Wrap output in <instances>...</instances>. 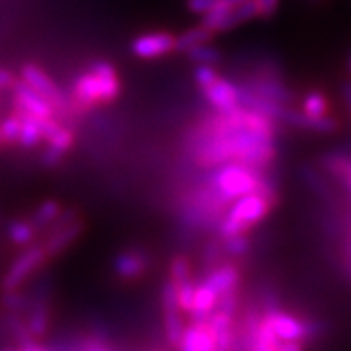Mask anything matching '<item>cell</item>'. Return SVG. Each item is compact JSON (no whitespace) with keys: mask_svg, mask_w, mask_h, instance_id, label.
Segmentation results:
<instances>
[{"mask_svg":"<svg viewBox=\"0 0 351 351\" xmlns=\"http://www.w3.org/2000/svg\"><path fill=\"white\" fill-rule=\"evenodd\" d=\"M239 280H241V274H239L235 265H221V267H215L206 276V282L219 292V296L226 294V292L235 291L237 285H239Z\"/></svg>","mask_w":351,"mask_h":351,"instance_id":"ac0fdd59","label":"cell"},{"mask_svg":"<svg viewBox=\"0 0 351 351\" xmlns=\"http://www.w3.org/2000/svg\"><path fill=\"white\" fill-rule=\"evenodd\" d=\"M208 323L212 330L215 332L217 337V348L219 350H228L233 344V323H231V314L224 312V310L215 308L210 314Z\"/></svg>","mask_w":351,"mask_h":351,"instance_id":"e0dca14e","label":"cell"},{"mask_svg":"<svg viewBox=\"0 0 351 351\" xmlns=\"http://www.w3.org/2000/svg\"><path fill=\"white\" fill-rule=\"evenodd\" d=\"M176 40H178V36L167 33V31L145 33L140 34L131 43V51L136 58H142V60H156V58H162V56L176 51Z\"/></svg>","mask_w":351,"mask_h":351,"instance_id":"30bf717a","label":"cell"},{"mask_svg":"<svg viewBox=\"0 0 351 351\" xmlns=\"http://www.w3.org/2000/svg\"><path fill=\"white\" fill-rule=\"evenodd\" d=\"M210 106L217 113H231L242 106V90L237 84H233L228 79L217 77L212 83L201 88Z\"/></svg>","mask_w":351,"mask_h":351,"instance_id":"ba28073f","label":"cell"},{"mask_svg":"<svg viewBox=\"0 0 351 351\" xmlns=\"http://www.w3.org/2000/svg\"><path fill=\"white\" fill-rule=\"evenodd\" d=\"M47 326H49V306H47L45 300L34 301L31 306L27 317V328L29 332L33 333L34 339L43 337L47 333Z\"/></svg>","mask_w":351,"mask_h":351,"instance_id":"44dd1931","label":"cell"},{"mask_svg":"<svg viewBox=\"0 0 351 351\" xmlns=\"http://www.w3.org/2000/svg\"><path fill=\"white\" fill-rule=\"evenodd\" d=\"M115 273L125 280H133V278L142 276L147 271V258L142 253L136 251H125L121 253L113 262Z\"/></svg>","mask_w":351,"mask_h":351,"instance_id":"9a60e30c","label":"cell"},{"mask_svg":"<svg viewBox=\"0 0 351 351\" xmlns=\"http://www.w3.org/2000/svg\"><path fill=\"white\" fill-rule=\"evenodd\" d=\"M190 274H192V267H190L189 258L176 256L171 262V280H174L176 283L186 282V280H190Z\"/></svg>","mask_w":351,"mask_h":351,"instance_id":"f546056e","label":"cell"},{"mask_svg":"<svg viewBox=\"0 0 351 351\" xmlns=\"http://www.w3.org/2000/svg\"><path fill=\"white\" fill-rule=\"evenodd\" d=\"M180 310L181 308L163 310V328H165V337L167 341H169V344L174 348H180L181 337H183V332H185Z\"/></svg>","mask_w":351,"mask_h":351,"instance_id":"7402d4cb","label":"cell"},{"mask_svg":"<svg viewBox=\"0 0 351 351\" xmlns=\"http://www.w3.org/2000/svg\"><path fill=\"white\" fill-rule=\"evenodd\" d=\"M330 102L321 92H310L303 101V113L312 119H323L328 115Z\"/></svg>","mask_w":351,"mask_h":351,"instance_id":"d4e9b609","label":"cell"},{"mask_svg":"<svg viewBox=\"0 0 351 351\" xmlns=\"http://www.w3.org/2000/svg\"><path fill=\"white\" fill-rule=\"evenodd\" d=\"M13 102L16 110L29 113V115L36 117V119H52L56 113L51 102L22 79L14 81L13 84Z\"/></svg>","mask_w":351,"mask_h":351,"instance_id":"9c48e42d","label":"cell"},{"mask_svg":"<svg viewBox=\"0 0 351 351\" xmlns=\"http://www.w3.org/2000/svg\"><path fill=\"white\" fill-rule=\"evenodd\" d=\"M81 230H83V226H81V222L75 221V219L66 222L65 226L61 224V226L43 242V247H45V251L49 253V256H54V254L61 253L65 247H69V245L77 239Z\"/></svg>","mask_w":351,"mask_h":351,"instance_id":"5bb4252c","label":"cell"},{"mask_svg":"<svg viewBox=\"0 0 351 351\" xmlns=\"http://www.w3.org/2000/svg\"><path fill=\"white\" fill-rule=\"evenodd\" d=\"M186 56L190 58V61H194L195 65H217V63H221L222 56L221 52L215 49V47H212L210 43H203V45H197L194 47V49H190L189 52H186Z\"/></svg>","mask_w":351,"mask_h":351,"instance_id":"484cf974","label":"cell"},{"mask_svg":"<svg viewBox=\"0 0 351 351\" xmlns=\"http://www.w3.org/2000/svg\"><path fill=\"white\" fill-rule=\"evenodd\" d=\"M51 258L49 253L45 251L43 244L34 245V247H29V250L23 251L20 256H16L13 263H11L10 271L5 273L4 280H2V289L5 291H16L20 289L25 280H27L31 274L40 269L47 260Z\"/></svg>","mask_w":351,"mask_h":351,"instance_id":"8992f818","label":"cell"},{"mask_svg":"<svg viewBox=\"0 0 351 351\" xmlns=\"http://www.w3.org/2000/svg\"><path fill=\"white\" fill-rule=\"evenodd\" d=\"M219 292L210 285L206 280L203 283L195 285V294H194V306H192V319H208L213 310L217 308L219 305Z\"/></svg>","mask_w":351,"mask_h":351,"instance_id":"4fadbf2b","label":"cell"},{"mask_svg":"<svg viewBox=\"0 0 351 351\" xmlns=\"http://www.w3.org/2000/svg\"><path fill=\"white\" fill-rule=\"evenodd\" d=\"M260 189H265L260 167L242 162H226L215 167L210 176L206 197L212 206H222Z\"/></svg>","mask_w":351,"mask_h":351,"instance_id":"7a4b0ae2","label":"cell"},{"mask_svg":"<svg viewBox=\"0 0 351 351\" xmlns=\"http://www.w3.org/2000/svg\"><path fill=\"white\" fill-rule=\"evenodd\" d=\"M348 70L351 72V52H350V56H348Z\"/></svg>","mask_w":351,"mask_h":351,"instance_id":"f35d334b","label":"cell"},{"mask_svg":"<svg viewBox=\"0 0 351 351\" xmlns=\"http://www.w3.org/2000/svg\"><path fill=\"white\" fill-rule=\"evenodd\" d=\"M251 241L245 233H237V235L224 237V250L233 256H242L250 251Z\"/></svg>","mask_w":351,"mask_h":351,"instance_id":"83f0119b","label":"cell"},{"mask_svg":"<svg viewBox=\"0 0 351 351\" xmlns=\"http://www.w3.org/2000/svg\"><path fill=\"white\" fill-rule=\"evenodd\" d=\"M121 93V79L108 61H93L74 81L72 97L79 108H95L115 101Z\"/></svg>","mask_w":351,"mask_h":351,"instance_id":"3957f363","label":"cell"},{"mask_svg":"<svg viewBox=\"0 0 351 351\" xmlns=\"http://www.w3.org/2000/svg\"><path fill=\"white\" fill-rule=\"evenodd\" d=\"M344 178H346V180H348V186H350V189H351V167H350V171H348V174L344 176Z\"/></svg>","mask_w":351,"mask_h":351,"instance_id":"8d00e7d4","label":"cell"},{"mask_svg":"<svg viewBox=\"0 0 351 351\" xmlns=\"http://www.w3.org/2000/svg\"><path fill=\"white\" fill-rule=\"evenodd\" d=\"M2 145H5V142H4V134H2V130H0V147H2Z\"/></svg>","mask_w":351,"mask_h":351,"instance_id":"74e56055","label":"cell"},{"mask_svg":"<svg viewBox=\"0 0 351 351\" xmlns=\"http://www.w3.org/2000/svg\"><path fill=\"white\" fill-rule=\"evenodd\" d=\"M213 31H210L208 27H204L203 23L197 25V27L186 29L185 33H181L176 40V51L178 52H189L190 49H194L197 45H203V43L212 42Z\"/></svg>","mask_w":351,"mask_h":351,"instance_id":"ffe728a7","label":"cell"},{"mask_svg":"<svg viewBox=\"0 0 351 351\" xmlns=\"http://www.w3.org/2000/svg\"><path fill=\"white\" fill-rule=\"evenodd\" d=\"M254 2L258 8V16H262V19L273 16L278 10V4H280V0H254Z\"/></svg>","mask_w":351,"mask_h":351,"instance_id":"d6a6232c","label":"cell"},{"mask_svg":"<svg viewBox=\"0 0 351 351\" xmlns=\"http://www.w3.org/2000/svg\"><path fill=\"white\" fill-rule=\"evenodd\" d=\"M4 305L5 308L11 310V312H19V310L25 308L27 301H25V298H23L22 294H19V289H16V291H5Z\"/></svg>","mask_w":351,"mask_h":351,"instance_id":"4dcf8cb0","label":"cell"},{"mask_svg":"<svg viewBox=\"0 0 351 351\" xmlns=\"http://www.w3.org/2000/svg\"><path fill=\"white\" fill-rule=\"evenodd\" d=\"M219 0H186V8H189L190 13L201 14L203 16L204 13H208L213 5L217 4Z\"/></svg>","mask_w":351,"mask_h":351,"instance_id":"1f68e13d","label":"cell"},{"mask_svg":"<svg viewBox=\"0 0 351 351\" xmlns=\"http://www.w3.org/2000/svg\"><path fill=\"white\" fill-rule=\"evenodd\" d=\"M222 4L230 5V8H237V5H242L245 2H250V0H221Z\"/></svg>","mask_w":351,"mask_h":351,"instance_id":"d590c367","label":"cell"},{"mask_svg":"<svg viewBox=\"0 0 351 351\" xmlns=\"http://www.w3.org/2000/svg\"><path fill=\"white\" fill-rule=\"evenodd\" d=\"M273 121L262 111L245 106L219 113L195 140V162L201 167L242 162L262 169L276 156Z\"/></svg>","mask_w":351,"mask_h":351,"instance_id":"6da1fadb","label":"cell"},{"mask_svg":"<svg viewBox=\"0 0 351 351\" xmlns=\"http://www.w3.org/2000/svg\"><path fill=\"white\" fill-rule=\"evenodd\" d=\"M14 84V77L11 72L8 70H0V90H4V88H13Z\"/></svg>","mask_w":351,"mask_h":351,"instance_id":"836d02e7","label":"cell"},{"mask_svg":"<svg viewBox=\"0 0 351 351\" xmlns=\"http://www.w3.org/2000/svg\"><path fill=\"white\" fill-rule=\"evenodd\" d=\"M0 130L4 134L5 145H16L20 142V133H22V115L19 111H14L10 117H5L0 124Z\"/></svg>","mask_w":351,"mask_h":351,"instance_id":"4316f807","label":"cell"},{"mask_svg":"<svg viewBox=\"0 0 351 351\" xmlns=\"http://www.w3.org/2000/svg\"><path fill=\"white\" fill-rule=\"evenodd\" d=\"M22 115V133H20V142L23 149H31L43 140V130L42 121L43 119H36V117L23 113V111L16 110Z\"/></svg>","mask_w":351,"mask_h":351,"instance_id":"d6986e66","label":"cell"},{"mask_svg":"<svg viewBox=\"0 0 351 351\" xmlns=\"http://www.w3.org/2000/svg\"><path fill=\"white\" fill-rule=\"evenodd\" d=\"M180 348L185 351H213L217 348V337L210 326L208 319H197L194 323L185 326Z\"/></svg>","mask_w":351,"mask_h":351,"instance_id":"7c38bea8","label":"cell"},{"mask_svg":"<svg viewBox=\"0 0 351 351\" xmlns=\"http://www.w3.org/2000/svg\"><path fill=\"white\" fill-rule=\"evenodd\" d=\"M20 75H22V81H25L31 88H34L38 93H42L43 97L54 106L56 111L65 110L66 101L65 97H63V93H61V90L58 88V84H56L40 66L33 65V63H27V65L22 66Z\"/></svg>","mask_w":351,"mask_h":351,"instance_id":"8fae6325","label":"cell"},{"mask_svg":"<svg viewBox=\"0 0 351 351\" xmlns=\"http://www.w3.org/2000/svg\"><path fill=\"white\" fill-rule=\"evenodd\" d=\"M263 321L273 330L276 339L280 341V350H301L303 342L310 337L308 323L298 319L296 315L285 314L282 310H269L263 315Z\"/></svg>","mask_w":351,"mask_h":351,"instance_id":"5b68a950","label":"cell"},{"mask_svg":"<svg viewBox=\"0 0 351 351\" xmlns=\"http://www.w3.org/2000/svg\"><path fill=\"white\" fill-rule=\"evenodd\" d=\"M271 208H273V199L265 189L241 195L233 201L226 215L221 219L219 233L221 237L247 233V230L265 219Z\"/></svg>","mask_w":351,"mask_h":351,"instance_id":"277c9868","label":"cell"},{"mask_svg":"<svg viewBox=\"0 0 351 351\" xmlns=\"http://www.w3.org/2000/svg\"><path fill=\"white\" fill-rule=\"evenodd\" d=\"M61 204L56 203V201H43L40 206L36 208V212L33 213V217H31V222H33L36 230H43L49 224L56 221V219L61 215Z\"/></svg>","mask_w":351,"mask_h":351,"instance_id":"603a6c76","label":"cell"},{"mask_svg":"<svg viewBox=\"0 0 351 351\" xmlns=\"http://www.w3.org/2000/svg\"><path fill=\"white\" fill-rule=\"evenodd\" d=\"M283 121L298 125V128H303V130L317 131V133H333V131L337 130V121L328 115L323 117V119H312V117H306L303 111L287 110Z\"/></svg>","mask_w":351,"mask_h":351,"instance_id":"2e32d148","label":"cell"},{"mask_svg":"<svg viewBox=\"0 0 351 351\" xmlns=\"http://www.w3.org/2000/svg\"><path fill=\"white\" fill-rule=\"evenodd\" d=\"M194 294H195V285L190 280L186 282L178 283V301H180V308L186 314L192 312L194 306Z\"/></svg>","mask_w":351,"mask_h":351,"instance_id":"f1b7e54d","label":"cell"},{"mask_svg":"<svg viewBox=\"0 0 351 351\" xmlns=\"http://www.w3.org/2000/svg\"><path fill=\"white\" fill-rule=\"evenodd\" d=\"M342 95H344V101H346L348 108H350V113H351V83H346L342 86Z\"/></svg>","mask_w":351,"mask_h":351,"instance_id":"e575fe53","label":"cell"},{"mask_svg":"<svg viewBox=\"0 0 351 351\" xmlns=\"http://www.w3.org/2000/svg\"><path fill=\"white\" fill-rule=\"evenodd\" d=\"M36 226L31 221H13L8 226V237L16 245H25L34 241L36 237Z\"/></svg>","mask_w":351,"mask_h":351,"instance_id":"cb8c5ba5","label":"cell"},{"mask_svg":"<svg viewBox=\"0 0 351 351\" xmlns=\"http://www.w3.org/2000/svg\"><path fill=\"white\" fill-rule=\"evenodd\" d=\"M42 130L43 140L49 142V147L42 154V162L47 167H54L63 160V154L72 147L74 133L69 128H65V125H61L54 117L52 119H43Z\"/></svg>","mask_w":351,"mask_h":351,"instance_id":"52a82bcc","label":"cell"}]
</instances>
